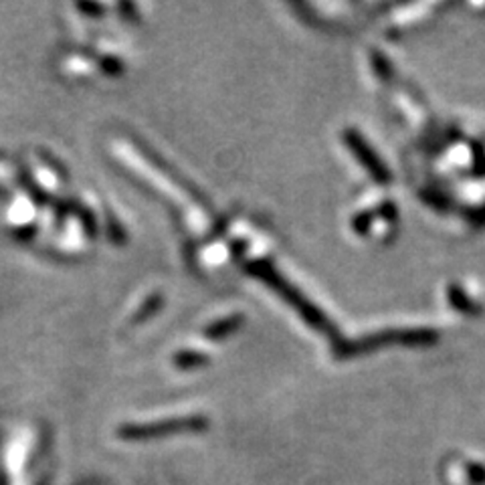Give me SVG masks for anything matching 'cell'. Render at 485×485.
<instances>
[{"label":"cell","mask_w":485,"mask_h":485,"mask_svg":"<svg viewBox=\"0 0 485 485\" xmlns=\"http://www.w3.org/2000/svg\"><path fill=\"white\" fill-rule=\"evenodd\" d=\"M249 271L257 275V278H261L267 286L273 287L275 291H279V294L287 299L289 304H294L299 312H302L307 320L310 322H320V315L315 310H312V305L310 304H305L302 297H299L295 294V289L294 287H289V283L281 278V275L273 269L271 265H267L263 261H259V263H253V265H249Z\"/></svg>","instance_id":"1"},{"label":"cell","mask_w":485,"mask_h":485,"mask_svg":"<svg viewBox=\"0 0 485 485\" xmlns=\"http://www.w3.org/2000/svg\"><path fill=\"white\" fill-rule=\"evenodd\" d=\"M202 427V419H172L168 423H158V425H146V427H128L121 431V435H126L128 439H146V436H156L160 433H170V431H189V428H198Z\"/></svg>","instance_id":"2"},{"label":"cell","mask_w":485,"mask_h":485,"mask_svg":"<svg viewBox=\"0 0 485 485\" xmlns=\"http://www.w3.org/2000/svg\"><path fill=\"white\" fill-rule=\"evenodd\" d=\"M241 322H242L241 315H229V318L218 320L216 323H213V326L207 328L205 334H207L208 338H213V340H221V338H225V336L233 334L234 330H239Z\"/></svg>","instance_id":"3"},{"label":"cell","mask_w":485,"mask_h":485,"mask_svg":"<svg viewBox=\"0 0 485 485\" xmlns=\"http://www.w3.org/2000/svg\"><path fill=\"white\" fill-rule=\"evenodd\" d=\"M174 364L181 368H192V366L197 368V366H205V364H208V358L200 352H181V354H176Z\"/></svg>","instance_id":"4"}]
</instances>
